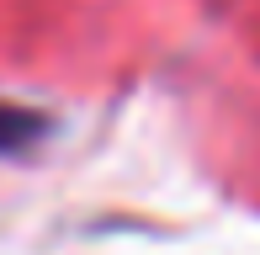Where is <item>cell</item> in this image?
Instances as JSON below:
<instances>
[{
	"label": "cell",
	"mask_w": 260,
	"mask_h": 255,
	"mask_svg": "<svg viewBox=\"0 0 260 255\" xmlns=\"http://www.w3.org/2000/svg\"><path fill=\"white\" fill-rule=\"evenodd\" d=\"M43 122L38 112H21V107H6L0 101V154H16L21 144H32V138H43Z\"/></svg>",
	"instance_id": "1"
}]
</instances>
